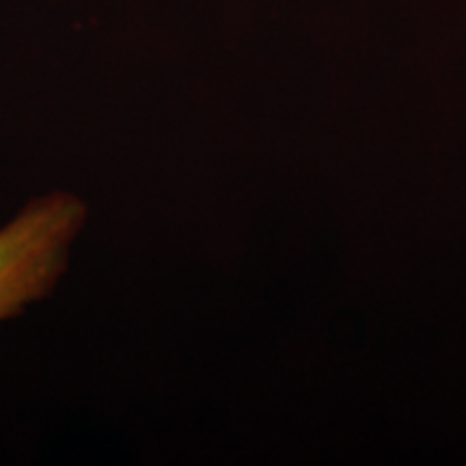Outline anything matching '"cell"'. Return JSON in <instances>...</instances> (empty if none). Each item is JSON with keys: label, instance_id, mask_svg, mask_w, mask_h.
<instances>
[{"label": "cell", "instance_id": "cell-1", "mask_svg": "<svg viewBox=\"0 0 466 466\" xmlns=\"http://www.w3.org/2000/svg\"><path fill=\"white\" fill-rule=\"evenodd\" d=\"M86 208L66 192L44 197L0 229V319L20 313L55 285Z\"/></svg>", "mask_w": 466, "mask_h": 466}]
</instances>
